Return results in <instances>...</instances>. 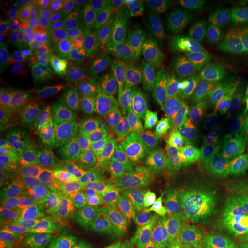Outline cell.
Segmentation results:
<instances>
[{
    "instance_id": "6da1fadb",
    "label": "cell",
    "mask_w": 248,
    "mask_h": 248,
    "mask_svg": "<svg viewBox=\"0 0 248 248\" xmlns=\"http://www.w3.org/2000/svg\"><path fill=\"white\" fill-rule=\"evenodd\" d=\"M188 216L204 241L240 243L248 235V208L241 192H226L190 207Z\"/></svg>"
},
{
    "instance_id": "7a4b0ae2",
    "label": "cell",
    "mask_w": 248,
    "mask_h": 248,
    "mask_svg": "<svg viewBox=\"0 0 248 248\" xmlns=\"http://www.w3.org/2000/svg\"><path fill=\"white\" fill-rule=\"evenodd\" d=\"M222 178L198 161L175 160L169 164L164 202L167 206L193 207L226 193Z\"/></svg>"
},
{
    "instance_id": "3957f363",
    "label": "cell",
    "mask_w": 248,
    "mask_h": 248,
    "mask_svg": "<svg viewBox=\"0 0 248 248\" xmlns=\"http://www.w3.org/2000/svg\"><path fill=\"white\" fill-rule=\"evenodd\" d=\"M208 23L188 21L160 45V71L164 76L197 70L210 77L215 66L209 51Z\"/></svg>"
},
{
    "instance_id": "277c9868",
    "label": "cell",
    "mask_w": 248,
    "mask_h": 248,
    "mask_svg": "<svg viewBox=\"0 0 248 248\" xmlns=\"http://www.w3.org/2000/svg\"><path fill=\"white\" fill-rule=\"evenodd\" d=\"M128 164L90 160L80 164L78 186L86 209H95L123 199L136 186Z\"/></svg>"
},
{
    "instance_id": "5b68a950",
    "label": "cell",
    "mask_w": 248,
    "mask_h": 248,
    "mask_svg": "<svg viewBox=\"0 0 248 248\" xmlns=\"http://www.w3.org/2000/svg\"><path fill=\"white\" fill-rule=\"evenodd\" d=\"M209 80L213 88V100L208 119L215 128L217 140L239 137L245 131L248 117L237 79L230 74L215 70Z\"/></svg>"
},
{
    "instance_id": "8992f818",
    "label": "cell",
    "mask_w": 248,
    "mask_h": 248,
    "mask_svg": "<svg viewBox=\"0 0 248 248\" xmlns=\"http://www.w3.org/2000/svg\"><path fill=\"white\" fill-rule=\"evenodd\" d=\"M121 146L136 181L153 193L166 190L169 168V156L166 152L131 132L121 136Z\"/></svg>"
},
{
    "instance_id": "52a82bcc",
    "label": "cell",
    "mask_w": 248,
    "mask_h": 248,
    "mask_svg": "<svg viewBox=\"0 0 248 248\" xmlns=\"http://www.w3.org/2000/svg\"><path fill=\"white\" fill-rule=\"evenodd\" d=\"M184 119L181 102L169 95L136 111L133 125L148 144L159 147L173 137Z\"/></svg>"
},
{
    "instance_id": "ba28073f",
    "label": "cell",
    "mask_w": 248,
    "mask_h": 248,
    "mask_svg": "<svg viewBox=\"0 0 248 248\" xmlns=\"http://www.w3.org/2000/svg\"><path fill=\"white\" fill-rule=\"evenodd\" d=\"M163 218L164 214L153 210L123 214L92 223L89 230L98 246L113 247L139 237Z\"/></svg>"
},
{
    "instance_id": "9c48e42d",
    "label": "cell",
    "mask_w": 248,
    "mask_h": 248,
    "mask_svg": "<svg viewBox=\"0 0 248 248\" xmlns=\"http://www.w3.org/2000/svg\"><path fill=\"white\" fill-rule=\"evenodd\" d=\"M244 32L218 8L208 23V44L214 66L231 74L238 71V59Z\"/></svg>"
},
{
    "instance_id": "30bf717a",
    "label": "cell",
    "mask_w": 248,
    "mask_h": 248,
    "mask_svg": "<svg viewBox=\"0 0 248 248\" xmlns=\"http://www.w3.org/2000/svg\"><path fill=\"white\" fill-rule=\"evenodd\" d=\"M217 141L215 128L209 119L194 123L183 121L173 137L164 145L163 151L176 155L178 160L198 161L208 157L213 153Z\"/></svg>"
},
{
    "instance_id": "8fae6325",
    "label": "cell",
    "mask_w": 248,
    "mask_h": 248,
    "mask_svg": "<svg viewBox=\"0 0 248 248\" xmlns=\"http://www.w3.org/2000/svg\"><path fill=\"white\" fill-rule=\"evenodd\" d=\"M84 74L90 104L97 107L110 108L125 115L129 104L121 78L110 73L101 62L84 71Z\"/></svg>"
},
{
    "instance_id": "7c38bea8",
    "label": "cell",
    "mask_w": 248,
    "mask_h": 248,
    "mask_svg": "<svg viewBox=\"0 0 248 248\" xmlns=\"http://www.w3.org/2000/svg\"><path fill=\"white\" fill-rule=\"evenodd\" d=\"M22 129L13 107L0 109V178L6 182L22 162Z\"/></svg>"
},
{
    "instance_id": "4fadbf2b",
    "label": "cell",
    "mask_w": 248,
    "mask_h": 248,
    "mask_svg": "<svg viewBox=\"0 0 248 248\" xmlns=\"http://www.w3.org/2000/svg\"><path fill=\"white\" fill-rule=\"evenodd\" d=\"M121 83L129 107L136 109V111L159 99L171 95L168 78L161 71L140 75L125 73L121 77Z\"/></svg>"
},
{
    "instance_id": "5bb4252c",
    "label": "cell",
    "mask_w": 248,
    "mask_h": 248,
    "mask_svg": "<svg viewBox=\"0 0 248 248\" xmlns=\"http://www.w3.org/2000/svg\"><path fill=\"white\" fill-rule=\"evenodd\" d=\"M66 154L48 155L33 161L27 170V178L36 187L48 193H60L67 190Z\"/></svg>"
},
{
    "instance_id": "9a60e30c",
    "label": "cell",
    "mask_w": 248,
    "mask_h": 248,
    "mask_svg": "<svg viewBox=\"0 0 248 248\" xmlns=\"http://www.w3.org/2000/svg\"><path fill=\"white\" fill-rule=\"evenodd\" d=\"M45 17L38 6H29L12 22L18 52H30L44 45Z\"/></svg>"
},
{
    "instance_id": "2e32d148",
    "label": "cell",
    "mask_w": 248,
    "mask_h": 248,
    "mask_svg": "<svg viewBox=\"0 0 248 248\" xmlns=\"http://www.w3.org/2000/svg\"><path fill=\"white\" fill-rule=\"evenodd\" d=\"M69 150L48 122L39 124L33 131L24 136L21 145L22 161H35L48 155L67 153Z\"/></svg>"
},
{
    "instance_id": "e0dca14e",
    "label": "cell",
    "mask_w": 248,
    "mask_h": 248,
    "mask_svg": "<svg viewBox=\"0 0 248 248\" xmlns=\"http://www.w3.org/2000/svg\"><path fill=\"white\" fill-rule=\"evenodd\" d=\"M74 115L84 130L91 129L123 136L130 132L132 128V124L124 117V114L110 108L93 106L90 102L75 111Z\"/></svg>"
},
{
    "instance_id": "ac0fdd59",
    "label": "cell",
    "mask_w": 248,
    "mask_h": 248,
    "mask_svg": "<svg viewBox=\"0 0 248 248\" xmlns=\"http://www.w3.org/2000/svg\"><path fill=\"white\" fill-rule=\"evenodd\" d=\"M197 230L187 214L176 213L161 229L159 248H203Z\"/></svg>"
},
{
    "instance_id": "d6986e66",
    "label": "cell",
    "mask_w": 248,
    "mask_h": 248,
    "mask_svg": "<svg viewBox=\"0 0 248 248\" xmlns=\"http://www.w3.org/2000/svg\"><path fill=\"white\" fill-rule=\"evenodd\" d=\"M61 106L63 111L75 113L89 102L85 74L77 68L67 67L58 75Z\"/></svg>"
},
{
    "instance_id": "ffe728a7",
    "label": "cell",
    "mask_w": 248,
    "mask_h": 248,
    "mask_svg": "<svg viewBox=\"0 0 248 248\" xmlns=\"http://www.w3.org/2000/svg\"><path fill=\"white\" fill-rule=\"evenodd\" d=\"M188 22V13L184 0H164L159 13L150 27L161 43L185 28Z\"/></svg>"
},
{
    "instance_id": "44dd1931",
    "label": "cell",
    "mask_w": 248,
    "mask_h": 248,
    "mask_svg": "<svg viewBox=\"0 0 248 248\" xmlns=\"http://www.w3.org/2000/svg\"><path fill=\"white\" fill-rule=\"evenodd\" d=\"M71 13L55 15L46 23L44 45L52 55L67 53L73 45L76 37V28Z\"/></svg>"
},
{
    "instance_id": "7402d4cb",
    "label": "cell",
    "mask_w": 248,
    "mask_h": 248,
    "mask_svg": "<svg viewBox=\"0 0 248 248\" xmlns=\"http://www.w3.org/2000/svg\"><path fill=\"white\" fill-rule=\"evenodd\" d=\"M22 77L26 79L51 80L57 79L59 71L52 55L45 47L30 52H18Z\"/></svg>"
},
{
    "instance_id": "603a6c76",
    "label": "cell",
    "mask_w": 248,
    "mask_h": 248,
    "mask_svg": "<svg viewBox=\"0 0 248 248\" xmlns=\"http://www.w3.org/2000/svg\"><path fill=\"white\" fill-rule=\"evenodd\" d=\"M231 191L243 192L248 186V141L238 145L224 156L223 178Z\"/></svg>"
},
{
    "instance_id": "cb8c5ba5",
    "label": "cell",
    "mask_w": 248,
    "mask_h": 248,
    "mask_svg": "<svg viewBox=\"0 0 248 248\" xmlns=\"http://www.w3.org/2000/svg\"><path fill=\"white\" fill-rule=\"evenodd\" d=\"M39 223L2 218L0 224V248H29Z\"/></svg>"
},
{
    "instance_id": "d4e9b609",
    "label": "cell",
    "mask_w": 248,
    "mask_h": 248,
    "mask_svg": "<svg viewBox=\"0 0 248 248\" xmlns=\"http://www.w3.org/2000/svg\"><path fill=\"white\" fill-rule=\"evenodd\" d=\"M21 104L30 115L39 117L44 122L54 117L46 97L44 80H24L21 88Z\"/></svg>"
},
{
    "instance_id": "484cf974",
    "label": "cell",
    "mask_w": 248,
    "mask_h": 248,
    "mask_svg": "<svg viewBox=\"0 0 248 248\" xmlns=\"http://www.w3.org/2000/svg\"><path fill=\"white\" fill-rule=\"evenodd\" d=\"M78 238L60 225L40 224L29 248H78Z\"/></svg>"
},
{
    "instance_id": "4316f807",
    "label": "cell",
    "mask_w": 248,
    "mask_h": 248,
    "mask_svg": "<svg viewBox=\"0 0 248 248\" xmlns=\"http://www.w3.org/2000/svg\"><path fill=\"white\" fill-rule=\"evenodd\" d=\"M163 0H130L126 6L124 22L131 33L150 28L159 13Z\"/></svg>"
},
{
    "instance_id": "83f0119b",
    "label": "cell",
    "mask_w": 248,
    "mask_h": 248,
    "mask_svg": "<svg viewBox=\"0 0 248 248\" xmlns=\"http://www.w3.org/2000/svg\"><path fill=\"white\" fill-rule=\"evenodd\" d=\"M213 100L212 83L209 85L201 86L194 90L186 97L179 99L185 120L190 122L199 123L208 119L209 108Z\"/></svg>"
},
{
    "instance_id": "f1b7e54d",
    "label": "cell",
    "mask_w": 248,
    "mask_h": 248,
    "mask_svg": "<svg viewBox=\"0 0 248 248\" xmlns=\"http://www.w3.org/2000/svg\"><path fill=\"white\" fill-rule=\"evenodd\" d=\"M171 97L177 100L186 97L194 90L210 84L209 77L197 70L183 71L176 75L167 77Z\"/></svg>"
},
{
    "instance_id": "f546056e",
    "label": "cell",
    "mask_w": 248,
    "mask_h": 248,
    "mask_svg": "<svg viewBox=\"0 0 248 248\" xmlns=\"http://www.w3.org/2000/svg\"><path fill=\"white\" fill-rule=\"evenodd\" d=\"M88 11L98 23H110L124 20L128 1L124 0H97L84 2Z\"/></svg>"
},
{
    "instance_id": "4dcf8cb0",
    "label": "cell",
    "mask_w": 248,
    "mask_h": 248,
    "mask_svg": "<svg viewBox=\"0 0 248 248\" xmlns=\"http://www.w3.org/2000/svg\"><path fill=\"white\" fill-rule=\"evenodd\" d=\"M22 78L18 52L1 49L0 55V88L13 92Z\"/></svg>"
},
{
    "instance_id": "1f68e13d",
    "label": "cell",
    "mask_w": 248,
    "mask_h": 248,
    "mask_svg": "<svg viewBox=\"0 0 248 248\" xmlns=\"http://www.w3.org/2000/svg\"><path fill=\"white\" fill-rule=\"evenodd\" d=\"M57 131L59 138L61 139L68 147L73 146L75 142L84 136V129L82 128L78 120L73 113L62 111L58 116L47 121Z\"/></svg>"
},
{
    "instance_id": "d6a6232c",
    "label": "cell",
    "mask_w": 248,
    "mask_h": 248,
    "mask_svg": "<svg viewBox=\"0 0 248 248\" xmlns=\"http://www.w3.org/2000/svg\"><path fill=\"white\" fill-rule=\"evenodd\" d=\"M99 39L104 40L119 51L124 52L128 45L131 31L124 20L110 23H98Z\"/></svg>"
},
{
    "instance_id": "836d02e7",
    "label": "cell",
    "mask_w": 248,
    "mask_h": 248,
    "mask_svg": "<svg viewBox=\"0 0 248 248\" xmlns=\"http://www.w3.org/2000/svg\"><path fill=\"white\" fill-rule=\"evenodd\" d=\"M97 47L99 49L101 58V63L107 68L110 73L121 78L126 71V64H128L129 58L126 57L125 52L119 51L115 47L104 42V40L98 39Z\"/></svg>"
},
{
    "instance_id": "e575fe53",
    "label": "cell",
    "mask_w": 248,
    "mask_h": 248,
    "mask_svg": "<svg viewBox=\"0 0 248 248\" xmlns=\"http://www.w3.org/2000/svg\"><path fill=\"white\" fill-rule=\"evenodd\" d=\"M162 43L160 42L157 36L155 35V32L151 28L147 29L137 31V32H133L130 36L128 45L125 48V54L129 59L138 57L142 53H146V52L151 51L157 46H160Z\"/></svg>"
},
{
    "instance_id": "d590c367",
    "label": "cell",
    "mask_w": 248,
    "mask_h": 248,
    "mask_svg": "<svg viewBox=\"0 0 248 248\" xmlns=\"http://www.w3.org/2000/svg\"><path fill=\"white\" fill-rule=\"evenodd\" d=\"M160 46H157L146 53L129 59L125 73L131 74V75L156 73V71H160Z\"/></svg>"
},
{
    "instance_id": "8d00e7d4",
    "label": "cell",
    "mask_w": 248,
    "mask_h": 248,
    "mask_svg": "<svg viewBox=\"0 0 248 248\" xmlns=\"http://www.w3.org/2000/svg\"><path fill=\"white\" fill-rule=\"evenodd\" d=\"M219 8L235 27L245 33L248 31V0L221 1Z\"/></svg>"
},
{
    "instance_id": "74e56055",
    "label": "cell",
    "mask_w": 248,
    "mask_h": 248,
    "mask_svg": "<svg viewBox=\"0 0 248 248\" xmlns=\"http://www.w3.org/2000/svg\"><path fill=\"white\" fill-rule=\"evenodd\" d=\"M188 21L208 22L213 14L219 8L221 2L215 0H186Z\"/></svg>"
},
{
    "instance_id": "f35d334b",
    "label": "cell",
    "mask_w": 248,
    "mask_h": 248,
    "mask_svg": "<svg viewBox=\"0 0 248 248\" xmlns=\"http://www.w3.org/2000/svg\"><path fill=\"white\" fill-rule=\"evenodd\" d=\"M82 1L78 0H40L38 1V8L44 15H62L76 11Z\"/></svg>"
},
{
    "instance_id": "ab89813d",
    "label": "cell",
    "mask_w": 248,
    "mask_h": 248,
    "mask_svg": "<svg viewBox=\"0 0 248 248\" xmlns=\"http://www.w3.org/2000/svg\"><path fill=\"white\" fill-rule=\"evenodd\" d=\"M74 22H75L76 35H90V33L97 32L98 22L94 16L86 9L85 4L82 2L76 11L73 13Z\"/></svg>"
},
{
    "instance_id": "60d3db41",
    "label": "cell",
    "mask_w": 248,
    "mask_h": 248,
    "mask_svg": "<svg viewBox=\"0 0 248 248\" xmlns=\"http://www.w3.org/2000/svg\"><path fill=\"white\" fill-rule=\"evenodd\" d=\"M98 39V31L97 32L90 33V35H76L73 45H71V47L68 52H78L89 47H92V46L97 45Z\"/></svg>"
},
{
    "instance_id": "b9f144b4",
    "label": "cell",
    "mask_w": 248,
    "mask_h": 248,
    "mask_svg": "<svg viewBox=\"0 0 248 248\" xmlns=\"http://www.w3.org/2000/svg\"><path fill=\"white\" fill-rule=\"evenodd\" d=\"M248 70V31L244 33L243 42H241L239 59H238V74Z\"/></svg>"
},
{
    "instance_id": "7bdbcfd3",
    "label": "cell",
    "mask_w": 248,
    "mask_h": 248,
    "mask_svg": "<svg viewBox=\"0 0 248 248\" xmlns=\"http://www.w3.org/2000/svg\"><path fill=\"white\" fill-rule=\"evenodd\" d=\"M238 85H239V91L241 95V101H243L244 108L246 110L248 117V70L239 74L237 78Z\"/></svg>"
},
{
    "instance_id": "ee69618b",
    "label": "cell",
    "mask_w": 248,
    "mask_h": 248,
    "mask_svg": "<svg viewBox=\"0 0 248 248\" xmlns=\"http://www.w3.org/2000/svg\"><path fill=\"white\" fill-rule=\"evenodd\" d=\"M203 248H240V243L234 241H206Z\"/></svg>"
},
{
    "instance_id": "f6af8a7d",
    "label": "cell",
    "mask_w": 248,
    "mask_h": 248,
    "mask_svg": "<svg viewBox=\"0 0 248 248\" xmlns=\"http://www.w3.org/2000/svg\"><path fill=\"white\" fill-rule=\"evenodd\" d=\"M11 91L8 90H0V109L8 106V101L11 99Z\"/></svg>"
},
{
    "instance_id": "bcb514c9",
    "label": "cell",
    "mask_w": 248,
    "mask_h": 248,
    "mask_svg": "<svg viewBox=\"0 0 248 248\" xmlns=\"http://www.w3.org/2000/svg\"><path fill=\"white\" fill-rule=\"evenodd\" d=\"M240 248H248V235L240 241Z\"/></svg>"
},
{
    "instance_id": "7dc6e473",
    "label": "cell",
    "mask_w": 248,
    "mask_h": 248,
    "mask_svg": "<svg viewBox=\"0 0 248 248\" xmlns=\"http://www.w3.org/2000/svg\"><path fill=\"white\" fill-rule=\"evenodd\" d=\"M246 202H247V208H248V193H247V197H246Z\"/></svg>"
}]
</instances>
